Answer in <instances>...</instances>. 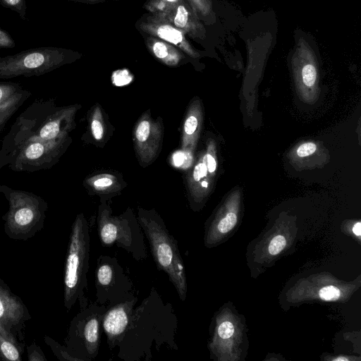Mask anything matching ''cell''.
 Here are the masks:
<instances>
[{"instance_id":"1","label":"cell","mask_w":361,"mask_h":361,"mask_svg":"<svg viewBox=\"0 0 361 361\" xmlns=\"http://www.w3.org/2000/svg\"><path fill=\"white\" fill-rule=\"evenodd\" d=\"M71 142L68 135L51 140L22 137L8 131L0 149V169L32 173L52 168Z\"/></svg>"},{"instance_id":"2","label":"cell","mask_w":361,"mask_h":361,"mask_svg":"<svg viewBox=\"0 0 361 361\" xmlns=\"http://www.w3.org/2000/svg\"><path fill=\"white\" fill-rule=\"evenodd\" d=\"M78 109V105L58 106L54 99H37L17 117L9 132L41 140L63 137L74 128Z\"/></svg>"},{"instance_id":"3","label":"cell","mask_w":361,"mask_h":361,"mask_svg":"<svg viewBox=\"0 0 361 361\" xmlns=\"http://www.w3.org/2000/svg\"><path fill=\"white\" fill-rule=\"evenodd\" d=\"M90 257V235L87 222L82 214L73 221L66 252L63 274V305L68 312L77 301L80 309L86 306L84 289Z\"/></svg>"},{"instance_id":"4","label":"cell","mask_w":361,"mask_h":361,"mask_svg":"<svg viewBox=\"0 0 361 361\" xmlns=\"http://www.w3.org/2000/svg\"><path fill=\"white\" fill-rule=\"evenodd\" d=\"M0 193L8 203L2 219L9 238L26 241L44 228L48 204L42 197L6 185H0Z\"/></svg>"},{"instance_id":"5","label":"cell","mask_w":361,"mask_h":361,"mask_svg":"<svg viewBox=\"0 0 361 361\" xmlns=\"http://www.w3.org/2000/svg\"><path fill=\"white\" fill-rule=\"evenodd\" d=\"M138 221L147 236L154 260L173 284L181 300H185L187 282L184 264L177 242L157 214L140 210Z\"/></svg>"},{"instance_id":"6","label":"cell","mask_w":361,"mask_h":361,"mask_svg":"<svg viewBox=\"0 0 361 361\" xmlns=\"http://www.w3.org/2000/svg\"><path fill=\"white\" fill-rule=\"evenodd\" d=\"M77 58L75 52L61 48L44 47L0 57V79L39 76Z\"/></svg>"},{"instance_id":"7","label":"cell","mask_w":361,"mask_h":361,"mask_svg":"<svg viewBox=\"0 0 361 361\" xmlns=\"http://www.w3.org/2000/svg\"><path fill=\"white\" fill-rule=\"evenodd\" d=\"M135 221L123 216H112L109 210L102 208L98 216V233L103 245L118 246L131 252L137 259L146 257L142 235Z\"/></svg>"},{"instance_id":"8","label":"cell","mask_w":361,"mask_h":361,"mask_svg":"<svg viewBox=\"0 0 361 361\" xmlns=\"http://www.w3.org/2000/svg\"><path fill=\"white\" fill-rule=\"evenodd\" d=\"M32 316L22 299L0 278V331L16 344L25 347L26 323Z\"/></svg>"},{"instance_id":"9","label":"cell","mask_w":361,"mask_h":361,"mask_svg":"<svg viewBox=\"0 0 361 361\" xmlns=\"http://www.w3.org/2000/svg\"><path fill=\"white\" fill-rule=\"evenodd\" d=\"M139 27L152 37L171 44L192 57L198 55L187 40L185 34L158 15L148 16L141 22Z\"/></svg>"},{"instance_id":"10","label":"cell","mask_w":361,"mask_h":361,"mask_svg":"<svg viewBox=\"0 0 361 361\" xmlns=\"http://www.w3.org/2000/svg\"><path fill=\"white\" fill-rule=\"evenodd\" d=\"M162 139V128L149 116L142 117L134 131V142L140 159L143 163L152 161L157 154Z\"/></svg>"},{"instance_id":"11","label":"cell","mask_w":361,"mask_h":361,"mask_svg":"<svg viewBox=\"0 0 361 361\" xmlns=\"http://www.w3.org/2000/svg\"><path fill=\"white\" fill-rule=\"evenodd\" d=\"M82 339L89 355L94 357L98 352L99 340V322L97 316L89 317L82 326L75 319L72 321L66 344Z\"/></svg>"},{"instance_id":"12","label":"cell","mask_w":361,"mask_h":361,"mask_svg":"<svg viewBox=\"0 0 361 361\" xmlns=\"http://www.w3.org/2000/svg\"><path fill=\"white\" fill-rule=\"evenodd\" d=\"M194 11L185 0L163 14H156L167 20L185 34L195 36L200 30Z\"/></svg>"},{"instance_id":"13","label":"cell","mask_w":361,"mask_h":361,"mask_svg":"<svg viewBox=\"0 0 361 361\" xmlns=\"http://www.w3.org/2000/svg\"><path fill=\"white\" fill-rule=\"evenodd\" d=\"M132 305L120 304L113 307L104 316L103 329L107 336L109 343H112L125 332L128 322Z\"/></svg>"},{"instance_id":"14","label":"cell","mask_w":361,"mask_h":361,"mask_svg":"<svg viewBox=\"0 0 361 361\" xmlns=\"http://www.w3.org/2000/svg\"><path fill=\"white\" fill-rule=\"evenodd\" d=\"M146 43L150 52L168 66H176L183 59L184 56L175 46L160 39L151 36Z\"/></svg>"},{"instance_id":"15","label":"cell","mask_w":361,"mask_h":361,"mask_svg":"<svg viewBox=\"0 0 361 361\" xmlns=\"http://www.w3.org/2000/svg\"><path fill=\"white\" fill-rule=\"evenodd\" d=\"M31 96V92L23 90L20 93L0 104V134L6 124L24 102Z\"/></svg>"},{"instance_id":"16","label":"cell","mask_w":361,"mask_h":361,"mask_svg":"<svg viewBox=\"0 0 361 361\" xmlns=\"http://www.w3.org/2000/svg\"><path fill=\"white\" fill-rule=\"evenodd\" d=\"M198 126V117L190 110L185 118L182 137V147L187 152L193 149L195 135Z\"/></svg>"},{"instance_id":"17","label":"cell","mask_w":361,"mask_h":361,"mask_svg":"<svg viewBox=\"0 0 361 361\" xmlns=\"http://www.w3.org/2000/svg\"><path fill=\"white\" fill-rule=\"evenodd\" d=\"M25 347L20 346L5 336L0 331V360L22 361Z\"/></svg>"},{"instance_id":"18","label":"cell","mask_w":361,"mask_h":361,"mask_svg":"<svg viewBox=\"0 0 361 361\" xmlns=\"http://www.w3.org/2000/svg\"><path fill=\"white\" fill-rule=\"evenodd\" d=\"M44 341L59 360H81L80 358L71 355L66 347L61 345L50 336H44Z\"/></svg>"},{"instance_id":"19","label":"cell","mask_w":361,"mask_h":361,"mask_svg":"<svg viewBox=\"0 0 361 361\" xmlns=\"http://www.w3.org/2000/svg\"><path fill=\"white\" fill-rule=\"evenodd\" d=\"M183 0H149L145 5L153 14H163Z\"/></svg>"},{"instance_id":"20","label":"cell","mask_w":361,"mask_h":361,"mask_svg":"<svg viewBox=\"0 0 361 361\" xmlns=\"http://www.w3.org/2000/svg\"><path fill=\"white\" fill-rule=\"evenodd\" d=\"M114 272L112 266L108 263L105 262L98 266L96 278L99 286L104 287L110 285L114 279Z\"/></svg>"},{"instance_id":"21","label":"cell","mask_w":361,"mask_h":361,"mask_svg":"<svg viewBox=\"0 0 361 361\" xmlns=\"http://www.w3.org/2000/svg\"><path fill=\"white\" fill-rule=\"evenodd\" d=\"M23 90L18 83L0 82V104L20 93Z\"/></svg>"},{"instance_id":"22","label":"cell","mask_w":361,"mask_h":361,"mask_svg":"<svg viewBox=\"0 0 361 361\" xmlns=\"http://www.w3.org/2000/svg\"><path fill=\"white\" fill-rule=\"evenodd\" d=\"M0 4L17 13L22 19L25 18L27 9L25 0H0Z\"/></svg>"},{"instance_id":"23","label":"cell","mask_w":361,"mask_h":361,"mask_svg":"<svg viewBox=\"0 0 361 361\" xmlns=\"http://www.w3.org/2000/svg\"><path fill=\"white\" fill-rule=\"evenodd\" d=\"M91 131L93 137L97 140H102L104 137V123L101 117V113L96 110L91 121Z\"/></svg>"},{"instance_id":"24","label":"cell","mask_w":361,"mask_h":361,"mask_svg":"<svg viewBox=\"0 0 361 361\" xmlns=\"http://www.w3.org/2000/svg\"><path fill=\"white\" fill-rule=\"evenodd\" d=\"M93 188L101 192L108 191L114 188L115 179L110 176H101L92 183Z\"/></svg>"},{"instance_id":"25","label":"cell","mask_w":361,"mask_h":361,"mask_svg":"<svg viewBox=\"0 0 361 361\" xmlns=\"http://www.w3.org/2000/svg\"><path fill=\"white\" fill-rule=\"evenodd\" d=\"M205 160V159H204ZM208 170L206 165V162L201 161L198 162L194 167L190 179L189 180V183L190 185L199 183L202 179L205 178L207 175Z\"/></svg>"},{"instance_id":"26","label":"cell","mask_w":361,"mask_h":361,"mask_svg":"<svg viewBox=\"0 0 361 361\" xmlns=\"http://www.w3.org/2000/svg\"><path fill=\"white\" fill-rule=\"evenodd\" d=\"M27 360L29 361H47L41 347L32 342L27 347Z\"/></svg>"},{"instance_id":"27","label":"cell","mask_w":361,"mask_h":361,"mask_svg":"<svg viewBox=\"0 0 361 361\" xmlns=\"http://www.w3.org/2000/svg\"><path fill=\"white\" fill-rule=\"evenodd\" d=\"M286 245V240L283 235H277L272 238L268 247L270 255H276L279 254Z\"/></svg>"},{"instance_id":"28","label":"cell","mask_w":361,"mask_h":361,"mask_svg":"<svg viewBox=\"0 0 361 361\" xmlns=\"http://www.w3.org/2000/svg\"><path fill=\"white\" fill-rule=\"evenodd\" d=\"M341 295V290L336 286H329L324 287L319 292V298L323 300H335Z\"/></svg>"},{"instance_id":"29","label":"cell","mask_w":361,"mask_h":361,"mask_svg":"<svg viewBox=\"0 0 361 361\" xmlns=\"http://www.w3.org/2000/svg\"><path fill=\"white\" fill-rule=\"evenodd\" d=\"M302 77L305 85L310 87L313 85L317 78V71L314 66L307 64L302 71Z\"/></svg>"},{"instance_id":"30","label":"cell","mask_w":361,"mask_h":361,"mask_svg":"<svg viewBox=\"0 0 361 361\" xmlns=\"http://www.w3.org/2000/svg\"><path fill=\"white\" fill-rule=\"evenodd\" d=\"M233 333L234 326L228 321L222 322L217 327L218 336L222 339H227L231 337Z\"/></svg>"},{"instance_id":"31","label":"cell","mask_w":361,"mask_h":361,"mask_svg":"<svg viewBox=\"0 0 361 361\" xmlns=\"http://www.w3.org/2000/svg\"><path fill=\"white\" fill-rule=\"evenodd\" d=\"M16 46V42L11 36L5 30L0 28V49H9Z\"/></svg>"},{"instance_id":"32","label":"cell","mask_w":361,"mask_h":361,"mask_svg":"<svg viewBox=\"0 0 361 361\" xmlns=\"http://www.w3.org/2000/svg\"><path fill=\"white\" fill-rule=\"evenodd\" d=\"M317 149V146L312 142H306L301 145L297 149V154L300 157H304L313 154Z\"/></svg>"},{"instance_id":"33","label":"cell","mask_w":361,"mask_h":361,"mask_svg":"<svg viewBox=\"0 0 361 361\" xmlns=\"http://www.w3.org/2000/svg\"><path fill=\"white\" fill-rule=\"evenodd\" d=\"M193 11L201 13H206L208 5L206 0H188Z\"/></svg>"},{"instance_id":"34","label":"cell","mask_w":361,"mask_h":361,"mask_svg":"<svg viewBox=\"0 0 361 361\" xmlns=\"http://www.w3.org/2000/svg\"><path fill=\"white\" fill-rule=\"evenodd\" d=\"M205 162L207 167L208 172L213 173L215 171L216 168V163L215 159L211 154H207L205 156Z\"/></svg>"},{"instance_id":"35","label":"cell","mask_w":361,"mask_h":361,"mask_svg":"<svg viewBox=\"0 0 361 361\" xmlns=\"http://www.w3.org/2000/svg\"><path fill=\"white\" fill-rule=\"evenodd\" d=\"M353 233L357 235V237H360L361 235V223L360 221H357L353 226Z\"/></svg>"},{"instance_id":"36","label":"cell","mask_w":361,"mask_h":361,"mask_svg":"<svg viewBox=\"0 0 361 361\" xmlns=\"http://www.w3.org/2000/svg\"><path fill=\"white\" fill-rule=\"evenodd\" d=\"M348 360H349V358L345 357H338L333 359V360H335V361Z\"/></svg>"},{"instance_id":"37","label":"cell","mask_w":361,"mask_h":361,"mask_svg":"<svg viewBox=\"0 0 361 361\" xmlns=\"http://www.w3.org/2000/svg\"><path fill=\"white\" fill-rule=\"evenodd\" d=\"M75 1H82V2H99V1H101L102 0H75Z\"/></svg>"}]
</instances>
